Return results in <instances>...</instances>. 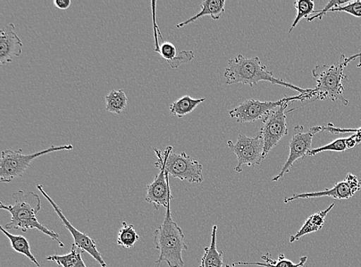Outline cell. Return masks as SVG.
I'll return each mask as SVG.
<instances>
[{"mask_svg": "<svg viewBox=\"0 0 361 267\" xmlns=\"http://www.w3.org/2000/svg\"><path fill=\"white\" fill-rule=\"evenodd\" d=\"M205 98L195 99L190 96H184L170 106V112L173 116H178V118H183L192 111L203 102Z\"/></svg>", "mask_w": 361, "mask_h": 267, "instance_id": "21", "label": "cell"}, {"mask_svg": "<svg viewBox=\"0 0 361 267\" xmlns=\"http://www.w3.org/2000/svg\"><path fill=\"white\" fill-rule=\"evenodd\" d=\"M217 226H214L212 235V243L204 249V254L201 260L204 267H222L224 265L223 252L216 248Z\"/></svg>", "mask_w": 361, "mask_h": 267, "instance_id": "20", "label": "cell"}, {"mask_svg": "<svg viewBox=\"0 0 361 267\" xmlns=\"http://www.w3.org/2000/svg\"><path fill=\"white\" fill-rule=\"evenodd\" d=\"M361 189V180L356 175L348 173L345 179L336 182L331 189H326L323 191L313 192V193H305L293 194L284 199L285 204H289L293 200L299 199H312L324 197H329L336 199H348L357 194Z\"/></svg>", "mask_w": 361, "mask_h": 267, "instance_id": "13", "label": "cell"}, {"mask_svg": "<svg viewBox=\"0 0 361 267\" xmlns=\"http://www.w3.org/2000/svg\"><path fill=\"white\" fill-rule=\"evenodd\" d=\"M331 12H343L361 18V1H350L348 4L335 8Z\"/></svg>", "mask_w": 361, "mask_h": 267, "instance_id": "28", "label": "cell"}, {"mask_svg": "<svg viewBox=\"0 0 361 267\" xmlns=\"http://www.w3.org/2000/svg\"><path fill=\"white\" fill-rule=\"evenodd\" d=\"M73 148L71 144L52 146L42 151L29 155L23 154V149L4 150L0 159V181L8 183L16 178L23 177L24 173L30 168L31 163L41 156L62 151V150H72Z\"/></svg>", "mask_w": 361, "mask_h": 267, "instance_id": "5", "label": "cell"}, {"mask_svg": "<svg viewBox=\"0 0 361 267\" xmlns=\"http://www.w3.org/2000/svg\"><path fill=\"white\" fill-rule=\"evenodd\" d=\"M106 110L121 114L128 106V97L123 89H113L105 97Z\"/></svg>", "mask_w": 361, "mask_h": 267, "instance_id": "23", "label": "cell"}, {"mask_svg": "<svg viewBox=\"0 0 361 267\" xmlns=\"http://www.w3.org/2000/svg\"><path fill=\"white\" fill-rule=\"evenodd\" d=\"M295 6L297 10V15L295 21H293L289 30V33L298 26L301 20L305 18L307 20L310 18V15L316 12L314 10L315 4L312 0H297L295 2Z\"/></svg>", "mask_w": 361, "mask_h": 267, "instance_id": "25", "label": "cell"}, {"mask_svg": "<svg viewBox=\"0 0 361 267\" xmlns=\"http://www.w3.org/2000/svg\"><path fill=\"white\" fill-rule=\"evenodd\" d=\"M154 243L159 252L157 267L163 262L170 267L183 266V252L188 247L182 229L172 219L171 203L166 209L164 223L154 232Z\"/></svg>", "mask_w": 361, "mask_h": 267, "instance_id": "4", "label": "cell"}, {"mask_svg": "<svg viewBox=\"0 0 361 267\" xmlns=\"http://www.w3.org/2000/svg\"><path fill=\"white\" fill-rule=\"evenodd\" d=\"M158 158L155 163L159 173L156 175L154 181L147 186L146 201L152 204L155 210L158 211L159 207L167 208L171 203L173 196L170 187L169 175L165 171L164 156L161 150L154 149Z\"/></svg>", "mask_w": 361, "mask_h": 267, "instance_id": "11", "label": "cell"}, {"mask_svg": "<svg viewBox=\"0 0 361 267\" xmlns=\"http://www.w3.org/2000/svg\"><path fill=\"white\" fill-rule=\"evenodd\" d=\"M262 259L266 262V263H260V262H255V263H248V262H237L233 263L232 264V266H236L238 265H243V266H248V265H253V266H260L264 267H301L304 266L307 261V256H302L300 258V261L298 263H293L291 261L288 260L285 256L281 254L278 260L274 261L271 259V256L270 254H267L266 255H264Z\"/></svg>", "mask_w": 361, "mask_h": 267, "instance_id": "22", "label": "cell"}, {"mask_svg": "<svg viewBox=\"0 0 361 267\" xmlns=\"http://www.w3.org/2000/svg\"><path fill=\"white\" fill-rule=\"evenodd\" d=\"M312 92L293 97H285L275 102H262L257 99H250L235 107L229 112V115L231 118L240 123H251L257 120L262 122L269 113L284 104L312 99Z\"/></svg>", "mask_w": 361, "mask_h": 267, "instance_id": "6", "label": "cell"}, {"mask_svg": "<svg viewBox=\"0 0 361 267\" xmlns=\"http://www.w3.org/2000/svg\"><path fill=\"white\" fill-rule=\"evenodd\" d=\"M225 0H206L201 3V11L192 18L176 25V27L182 28L195 22L204 15H209L214 20H219L225 12Z\"/></svg>", "mask_w": 361, "mask_h": 267, "instance_id": "17", "label": "cell"}, {"mask_svg": "<svg viewBox=\"0 0 361 267\" xmlns=\"http://www.w3.org/2000/svg\"><path fill=\"white\" fill-rule=\"evenodd\" d=\"M347 149H349L348 144V137L338 138L332 141L331 144L310 150V151L308 153V156H315L318 154L326 151L342 153L345 152Z\"/></svg>", "mask_w": 361, "mask_h": 267, "instance_id": "26", "label": "cell"}, {"mask_svg": "<svg viewBox=\"0 0 361 267\" xmlns=\"http://www.w3.org/2000/svg\"><path fill=\"white\" fill-rule=\"evenodd\" d=\"M140 239V237L133 225L123 221L118 237H117V244L124 249H132Z\"/></svg>", "mask_w": 361, "mask_h": 267, "instance_id": "24", "label": "cell"}, {"mask_svg": "<svg viewBox=\"0 0 361 267\" xmlns=\"http://www.w3.org/2000/svg\"><path fill=\"white\" fill-rule=\"evenodd\" d=\"M334 206L335 204H332L325 210L310 216L296 235L290 237V243H295V242L298 241L304 236L310 235V233L321 230L324 227L326 215L331 211Z\"/></svg>", "mask_w": 361, "mask_h": 267, "instance_id": "16", "label": "cell"}, {"mask_svg": "<svg viewBox=\"0 0 361 267\" xmlns=\"http://www.w3.org/2000/svg\"><path fill=\"white\" fill-rule=\"evenodd\" d=\"M14 204L4 205L0 203V208L11 214V220L6 225V230H21L27 232L29 229H35L44 233L56 241L60 247H64V244L60 240L59 233L50 230L37 219V214L41 210L39 197L32 191L25 193L23 190L15 192L12 195Z\"/></svg>", "mask_w": 361, "mask_h": 267, "instance_id": "1", "label": "cell"}, {"mask_svg": "<svg viewBox=\"0 0 361 267\" xmlns=\"http://www.w3.org/2000/svg\"><path fill=\"white\" fill-rule=\"evenodd\" d=\"M173 147H167L163 153L165 171L169 176L190 182L201 183L204 181L203 165L195 161L185 152L175 154Z\"/></svg>", "mask_w": 361, "mask_h": 267, "instance_id": "7", "label": "cell"}, {"mask_svg": "<svg viewBox=\"0 0 361 267\" xmlns=\"http://www.w3.org/2000/svg\"><path fill=\"white\" fill-rule=\"evenodd\" d=\"M322 131V126L310 128L308 131L301 125H298L293 128V135L289 143V156L283 168L274 179V182L281 180L285 174L290 172L293 163L300 159H305L312 150L314 137L317 132Z\"/></svg>", "mask_w": 361, "mask_h": 267, "instance_id": "8", "label": "cell"}, {"mask_svg": "<svg viewBox=\"0 0 361 267\" xmlns=\"http://www.w3.org/2000/svg\"><path fill=\"white\" fill-rule=\"evenodd\" d=\"M0 230L4 232V235L9 239L11 241V247L16 253L20 254L27 256L31 262L35 263L38 267L40 265L37 261V259L31 252V247L29 243V240L20 235H14L12 233L8 232L2 226H0Z\"/></svg>", "mask_w": 361, "mask_h": 267, "instance_id": "18", "label": "cell"}, {"mask_svg": "<svg viewBox=\"0 0 361 267\" xmlns=\"http://www.w3.org/2000/svg\"><path fill=\"white\" fill-rule=\"evenodd\" d=\"M82 254L81 250L73 244L69 254L49 256L46 260L55 262L63 267H87L82 260Z\"/></svg>", "mask_w": 361, "mask_h": 267, "instance_id": "19", "label": "cell"}, {"mask_svg": "<svg viewBox=\"0 0 361 267\" xmlns=\"http://www.w3.org/2000/svg\"><path fill=\"white\" fill-rule=\"evenodd\" d=\"M350 1H339V0H332L327 3L323 10L317 11L315 12V15L313 16H310V18L307 20V22H312L316 19L322 20L324 16L329 12H331L335 8H338L341 6L345 5L348 4Z\"/></svg>", "mask_w": 361, "mask_h": 267, "instance_id": "27", "label": "cell"}, {"mask_svg": "<svg viewBox=\"0 0 361 267\" xmlns=\"http://www.w3.org/2000/svg\"><path fill=\"white\" fill-rule=\"evenodd\" d=\"M224 77L228 85L243 83L254 87L257 86L259 82L265 81L274 85L295 90L300 94H308L313 90V89H302L282 79L276 78L274 76V73L269 71L267 66L262 64L258 57L247 58L241 54L228 62L225 70Z\"/></svg>", "mask_w": 361, "mask_h": 267, "instance_id": "2", "label": "cell"}, {"mask_svg": "<svg viewBox=\"0 0 361 267\" xmlns=\"http://www.w3.org/2000/svg\"><path fill=\"white\" fill-rule=\"evenodd\" d=\"M23 43L16 35L13 23H8L0 30V63H11L14 57L20 56L23 52Z\"/></svg>", "mask_w": 361, "mask_h": 267, "instance_id": "15", "label": "cell"}, {"mask_svg": "<svg viewBox=\"0 0 361 267\" xmlns=\"http://www.w3.org/2000/svg\"><path fill=\"white\" fill-rule=\"evenodd\" d=\"M37 189L40 193L48 200V202L52 205L55 212L60 218L61 221L65 228L70 231L74 240V244L77 246L82 253H87L100 265L102 267H108L102 254L97 249L96 242L90 238L86 233L81 232L77 228H74L71 223L66 219L60 206H59L54 199L50 197L44 190L43 185H37Z\"/></svg>", "mask_w": 361, "mask_h": 267, "instance_id": "12", "label": "cell"}, {"mask_svg": "<svg viewBox=\"0 0 361 267\" xmlns=\"http://www.w3.org/2000/svg\"><path fill=\"white\" fill-rule=\"evenodd\" d=\"M199 267H204V266L202 264H201Z\"/></svg>", "mask_w": 361, "mask_h": 267, "instance_id": "32", "label": "cell"}, {"mask_svg": "<svg viewBox=\"0 0 361 267\" xmlns=\"http://www.w3.org/2000/svg\"><path fill=\"white\" fill-rule=\"evenodd\" d=\"M228 146L238 157V164L234 170L238 173H242L243 165L258 166L264 161V138L260 132L254 138L240 135L236 144L229 140Z\"/></svg>", "mask_w": 361, "mask_h": 267, "instance_id": "10", "label": "cell"}, {"mask_svg": "<svg viewBox=\"0 0 361 267\" xmlns=\"http://www.w3.org/2000/svg\"><path fill=\"white\" fill-rule=\"evenodd\" d=\"M153 16H154V28L155 36V52L158 53L168 63L170 64L172 69L178 68L180 66L188 63L195 59V54L192 51H187L183 50L178 53L176 46L164 40L161 33L159 35L162 40L161 44H159L158 39V27L155 20V6L153 7Z\"/></svg>", "mask_w": 361, "mask_h": 267, "instance_id": "14", "label": "cell"}, {"mask_svg": "<svg viewBox=\"0 0 361 267\" xmlns=\"http://www.w3.org/2000/svg\"><path fill=\"white\" fill-rule=\"evenodd\" d=\"M322 131H326L332 133V135H340V133L348 132H359L361 133V128L356 129H342L336 128L332 123H329L326 127H322Z\"/></svg>", "mask_w": 361, "mask_h": 267, "instance_id": "29", "label": "cell"}, {"mask_svg": "<svg viewBox=\"0 0 361 267\" xmlns=\"http://www.w3.org/2000/svg\"><path fill=\"white\" fill-rule=\"evenodd\" d=\"M290 103H286L276 108L262 121L264 127L260 129L264 138L263 159L278 144L283 137L288 135L286 111Z\"/></svg>", "mask_w": 361, "mask_h": 267, "instance_id": "9", "label": "cell"}, {"mask_svg": "<svg viewBox=\"0 0 361 267\" xmlns=\"http://www.w3.org/2000/svg\"><path fill=\"white\" fill-rule=\"evenodd\" d=\"M54 4L58 9L66 11L69 9L71 1V0H54Z\"/></svg>", "mask_w": 361, "mask_h": 267, "instance_id": "30", "label": "cell"}, {"mask_svg": "<svg viewBox=\"0 0 361 267\" xmlns=\"http://www.w3.org/2000/svg\"><path fill=\"white\" fill-rule=\"evenodd\" d=\"M226 267H232V266L230 265H226Z\"/></svg>", "mask_w": 361, "mask_h": 267, "instance_id": "31", "label": "cell"}, {"mask_svg": "<svg viewBox=\"0 0 361 267\" xmlns=\"http://www.w3.org/2000/svg\"><path fill=\"white\" fill-rule=\"evenodd\" d=\"M360 58L361 53L347 57L341 55L338 63L335 64L317 66L312 70L313 77L317 82L313 89L312 96L315 99H331L332 101H340L343 106L349 102L343 96L344 88L343 81L348 80L343 70L351 62Z\"/></svg>", "mask_w": 361, "mask_h": 267, "instance_id": "3", "label": "cell"}]
</instances>
